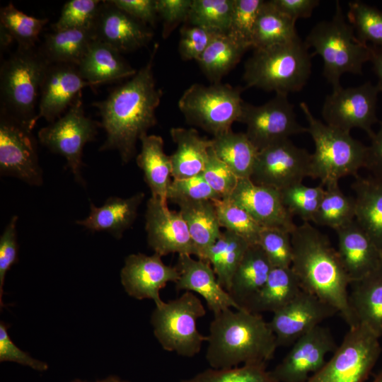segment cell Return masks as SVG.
<instances>
[{"instance_id":"obj_42","label":"cell","mask_w":382,"mask_h":382,"mask_svg":"<svg viewBox=\"0 0 382 382\" xmlns=\"http://www.w3.org/2000/svg\"><path fill=\"white\" fill-rule=\"evenodd\" d=\"M221 228L231 231L249 244H257L263 228L244 209L228 199L214 201Z\"/></svg>"},{"instance_id":"obj_45","label":"cell","mask_w":382,"mask_h":382,"mask_svg":"<svg viewBox=\"0 0 382 382\" xmlns=\"http://www.w3.org/2000/svg\"><path fill=\"white\" fill-rule=\"evenodd\" d=\"M280 191L282 202L292 216L300 217L304 222L313 221L325 189L323 185L309 187L299 183Z\"/></svg>"},{"instance_id":"obj_25","label":"cell","mask_w":382,"mask_h":382,"mask_svg":"<svg viewBox=\"0 0 382 382\" xmlns=\"http://www.w3.org/2000/svg\"><path fill=\"white\" fill-rule=\"evenodd\" d=\"M144 197L141 192L127 198L110 197L100 207L91 202L88 216L76 224L90 231L107 232L120 239L135 221Z\"/></svg>"},{"instance_id":"obj_16","label":"cell","mask_w":382,"mask_h":382,"mask_svg":"<svg viewBox=\"0 0 382 382\" xmlns=\"http://www.w3.org/2000/svg\"><path fill=\"white\" fill-rule=\"evenodd\" d=\"M337 348L330 330L319 325L296 340L271 373L279 382H306L324 366L326 355Z\"/></svg>"},{"instance_id":"obj_17","label":"cell","mask_w":382,"mask_h":382,"mask_svg":"<svg viewBox=\"0 0 382 382\" xmlns=\"http://www.w3.org/2000/svg\"><path fill=\"white\" fill-rule=\"evenodd\" d=\"M145 230L149 246L161 256L171 253L195 255L199 253L180 212L173 211L158 198L146 202Z\"/></svg>"},{"instance_id":"obj_41","label":"cell","mask_w":382,"mask_h":382,"mask_svg":"<svg viewBox=\"0 0 382 382\" xmlns=\"http://www.w3.org/2000/svg\"><path fill=\"white\" fill-rule=\"evenodd\" d=\"M233 0H192L185 23L227 34L233 11Z\"/></svg>"},{"instance_id":"obj_27","label":"cell","mask_w":382,"mask_h":382,"mask_svg":"<svg viewBox=\"0 0 382 382\" xmlns=\"http://www.w3.org/2000/svg\"><path fill=\"white\" fill-rule=\"evenodd\" d=\"M272 268L260 246L250 245L233 276L228 294L245 309L265 285Z\"/></svg>"},{"instance_id":"obj_44","label":"cell","mask_w":382,"mask_h":382,"mask_svg":"<svg viewBox=\"0 0 382 382\" xmlns=\"http://www.w3.org/2000/svg\"><path fill=\"white\" fill-rule=\"evenodd\" d=\"M181 382H279L266 369L265 363L243 364L228 369H208Z\"/></svg>"},{"instance_id":"obj_52","label":"cell","mask_w":382,"mask_h":382,"mask_svg":"<svg viewBox=\"0 0 382 382\" xmlns=\"http://www.w3.org/2000/svg\"><path fill=\"white\" fill-rule=\"evenodd\" d=\"M18 216H13L0 237V306H4L2 296L6 272L18 260V245L17 241Z\"/></svg>"},{"instance_id":"obj_54","label":"cell","mask_w":382,"mask_h":382,"mask_svg":"<svg viewBox=\"0 0 382 382\" xmlns=\"http://www.w3.org/2000/svg\"><path fill=\"white\" fill-rule=\"evenodd\" d=\"M8 325L4 322L0 323V361H13L28 366L37 371H45L48 365L42 361L35 359L28 353L19 349L11 340L8 333Z\"/></svg>"},{"instance_id":"obj_53","label":"cell","mask_w":382,"mask_h":382,"mask_svg":"<svg viewBox=\"0 0 382 382\" xmlns=\"http://www.w3.org/2000/svg\"><path fill=\"white\" fill-rule=\"evenodd\" d=\"M192 4V0H156L158 16L163 24V38H168L181 23L187 21Z\"/></svg>"},{"instance_id":"obj_1","label":"cell","mask_w":382,"mask_h":382,"mask_svg":"<svg viewBox=\"0 0 382 382\" xmlns=\"http://www.w3.org/2000/svg\"><path fill=\"white\" fill-rule=\"evenodd\" d=\"M158 50L155 43L148 62L135 75L112 89L105 100L93 104L106 133L100 151L116 150L123 164L135 156L137 141L157 123L156 110L163 95L153 71Z\"/></svg>"},{"instance_id":"obj_43","label":"cell","mask_w":382,"mask_h":382,"mask_svg":"<svg viewBox=\"0 0 382 382\" xmlns=\"http://www.w3.org/2000/svg\"><path fill=\"white\" fill-rule=\"evenodd\" d=\"M347 19L363 43L382 49V11L360 1L348 4Z\"/></svg>"},{"instance_id":"obj_22","label":"cell","mask_w":382,"mask_h":382,"mask_svg":"<svg viewBox=\"0 0 382 382\" xmlns=\"http://www.w3.org/2000/svg\"><path fill=\"white\" fill-rule=\"evenodd\" d=\"M93 26L96 39L108 44L120 53L146 46L153 37L152 30L141 21L103 1Z\"/></svg>"},{"instance_id":"obj_49","label":"cell","mask_w":382,"mask_h":382,"mask_svg":"<svg viewBox=\"0 0 382 382\" xmlns=\"http://www.w3.org/2000/svg\"><path fill=\"white\" fill-rule=\"evenodd\" d=\"M221 197L209 185L202 173L183 179H173L167 199L174 203L183 201H216Z\"/></svg>"},{"instance_id":"obj_20","label":"cell","mask_w":382,"mask_h":382,"mask_svg":"<svg viewBox=\"0 0 382 382\" xmlns=\"http://www.w3.org/2000/svg\"><path fill=\"white\" fill-rule=\"evenodd\" d=\"M226 199L244 209L263 228H277L289 232L296 228L293 216L284 207L280 191L257 185L250 178L239 179Z\"/></svg>"},{"instance_id":"obj_11","label":"cell","mask_w":382,"mask_h":382,"mask_svg":"<svg viewBox=\"0 0 382 382\" xmlns=\"http://www.w3.org/2000/svg\"><path fill=\"white\" fill-rule=\"evenodd\" d=\"M100 122L87 117L83 109L82 92L66 113L37 134L39 141L50 151L63 156L76 182L84 185L81 169L86 143L95 139Z\"/></svg>"},{"instance_id":"obj_40","label":"cell","mask_w":382,"mask_h":382,"mask_svg":"<svg viewBox=\"0 0 382 382\" xmlns=\"http://www.w3.org/2000/svg\"><path fill=\"white\" fill-rule=\"evenodd\" d=\"M47 18H37L19 11L11 2L1 8V26L4 28L18 47L29 48L35 43Z\"/></svg>"},{"instance_id":"obj_6","label":"cell","mask_w":382,"mask_h":382,"mask_svg":"<svg viewBox=\"0 0 382 382\" xmlns=\"http://www.w3.org/2000/svg\"><path fill=\"white\" fill-rule=\"evenodd\" d=\"M50 63L36 47H18L1 66V111L33 129Z\"/></svg>"},{"instance_id":"obj_24","label":"cell","mask_w":382,"mask_h":382,"mask_svg":"<svg viewBox=\"0 0 382 382\" xmlns=\"http://www.w3.org/2000/svg\"><path fill=\"white\" fill-rule=\"evenodd\" d=\"M335 231L337 250L352 283L382 267V252L354 219Z\"/></svg>"},{"instance_id":"obj_59","label":"cell","mask_w":382,"mask_h":382,"mask_svg":"<svg viewBox=\"0 0 382 382\" xmlns=\"http://www.w3.org/2000/svg\"><path fill=\"white\" fill-rule=\"evenodd\" d=\"M0 31L1 47L4 48L6 46L9 45L13 40L8 34V33L6 30V29L2 26H0Z\"/></svg>"},{"instance_id":"obj_15","label":"cell","mask_w":382,"mask_h":382,"mask_svg":"<svg viewBox=\"0 0 382 382\" xmlns=\"http://www.w3.org/2000/svg\"><path fill=\"white\" fill-rule=\"evenodd\" d=\"M311 154L289 139L258 151L250 180L281 190L310 177Z\"/></svg>"},{"instance_id":"obj_46","label":"cell","mask_w":382,"mask_h":382,"mask_svg":"<svg viewBox=\"0 0 382 382\" xmlns=\"http://www.w3.org/2000/svg\"><path fill=\"white\" fill-rule=\"evenodd\" d=\"M263 2L264 0H233L227 35L248 48H252L255 26Z\"/></svg>"},{"instance_id":"obj_14","label":"cell","mask_w":382,"mask_h":382,"mask_svg":"<svg viewBox=\"0 0 382 382\" xmlns=\"http://www.w3.org/2000/svg\"><path fill=\"white\" fill-rule=\"evenodd\" d=\"M379 91L370 81L354 87L342 86L332 89L323 104L321 114L325 123L349 132L353 129L365 131L371 138L372 127L378 122L376 106Z\"/></svg>"},{"instance_id":"obj_28","label":"cell","mask_w":382,"mask_h":382,"mask_svg":"<svg viewBox=\"0 0 382 382\" xmlns=\"http://www.w3.org/2000/svg\"><path fill=\"white\" fill-rule=\"evenodd\" d=\"M170 134L176 144L175 151L170 156L172 178L183 179L201 174L212 146V139L201 137L193 128L172 127Z\"/></svg>"},{"instance_id":"obj_26","label":"cell","mask_w":382,"mask_h":382,"mask_svg":"<svg viewBox=\"0 0 382 382\" xmlns=\"http://www.w3.org/2000/svg\"><path fill=\"white\" fill-rule=\"evenodd\" d=\"M77 68L82 78L93 86L132 77L137 71L119 51L96 39L91 43Z\"/></svg>"},{"instance_id":"obj_8","label":"cell","mask_w":382,"mask_h":382,"mask_svg":"<svg viewBox=\"0 0 382 382\" xmlns=\"http://www.w3.org/2000/svg\"><path fill=\"white\" fill-rule=\"evenodd\" d=\"M205 314L201 300L193 292L185 291L180 297L156 306L151 316L154 334L166 351L194 357L207 340L197 326V320Z\"/></svg>"},{"instance_id":"obj_30","label":"cell","mask_w":382,"mask_h":382,"mask_svg":"<svg viewBox=\"0 0 382 382\" xmlns=\"http://www.w3.org/2000/svg\"><path fill=\"white\" fill-rule=\"evenodd\" d=\"M141 148L136 157L138 167L143 171L144 179L151 197L168 203L167 192L172 181V164L170 156L164 152L161 137L144 134L141 137Z\"/></svg>"},{"instance_id":"obj_5","label":"cell","mask_w":382,"mask_h":382,"mask_svg":"<svg viewBox=\"0 0 382 382\" xmlns=\"http://www.w3.org/2000/svg\"><path fill=\"white\" fill-rule=\"evenodd\" d=\"M323 62V74L332 89L340 86L345 74H362L364 64L370 61L371 47L361 42L345 16L340 3L330 20L316 23L304 41Z\"/></svg>"},{"instance_id":"obj_4","label":"cell","mask_w":382,"mask_h":382,"mask_svg":"<svg viewBox=\"0 0 382 382\" xmlns=\"http://www.w3.org/2000/svg\"><path fill=\"white\" fill-rule=\"evenodd\" d=\"M253 50L244 65L245 88L288 95L305 86L313 55L299 36L285 44Z\"/></svg>"},{"instance_id":"obj_50","label":"cell","mask_w":382,"mask_h":382,"mask_svg":"<svg viewBox=\"0 0 382 382\" xmlns=\"http://www.w3.org/2000/svg\"><path fill=\"white\" fill-rule=\"evenodd\" d=\"M202 175L221 199H226L231 195L239 180L227 165L217 157L212 147Z\"/></svg>"},{"instance_id":"obj_56","label":"cell","mask_w":382,"mask_h":382,"mask_svg":"<svg viewBox=\"0 0 382 382\" xmlns=\"http://www.w3.org/2000/svg\"><path fill=\"white\" fill-rule=\"evenodd\" d=\"M282 13L296 21L299 18L311 16L313 10L320 4L318 0H270Z\"/></svg>"},{"instance_id":"obj_7","label":"cell","mask_w":382,"mask_h":382,"mask_svg":"<svg viewBox=\"0 0 382 382\" xmlns=\"http://www.w3.org/2000/svg\"><path fill=\"white\" fill-rule=\"evenodd\" d=\"M307 122V132L314 142L311 154L310 177L328 185L347 175H357L365 168L367 146L352 137L349 132L332 127L311 112L306 102L300 103Z\"/></svg>"},{"instance_id":"obj_39","label":"cell","mask_w":382,"mask_h":382,"mask_svg":"<svg viewBox=\"0 0 382 382\" xmlns=\"http://www.w3.org/2000/svg\"><path fill=\"white\" fill-rule=\"evenodd\" d=\"M354 198L345 195L339 182L326 185L313 222L336 230L354 219Z\"/></svg>"},{"instance_id":"obj_36","label":"cell","mask_w":382,"mask_h":382,"mask_svg":"<svg viewBox=\"0 0 382 382\" xmlns=\"http://www.w3.org/2000/svg\"><path fill=\"white\" fill-rule=\"evenodd\" d=\"M248 49L227 34H217L197 62L206 77L212 83H218Z\"/></svg>"},{"instance_id":"obj_47","label":"cell","mask_w":382,"mask_h":382,"mask_svg":"<svg viewBox=\"0 0 382 382\" xmlns=\"http://www.w3.org/2000/svg\"><path fill=\"white\" fill-rule=\"evenodd\" d=\"M101 4L98 0H71L66 2L53 30L93 29Z\"/></svg>"},{"instance_id":"obj_51","label":"cell","mask_w":382,"mask_h":382,"mask_svg":"<svg viewBox=\"0 0 382 382\" xmlns=\"http://www.w3.org/2000/svg\"><path fill=\"white\" fill-rule=\"evenodd\" d=\"M216 33L209 29L185 23L180 29L178 52L183 60L197 61Z\"/></svg>"},{"instance_id":"obj_12","label":"cell","mask_w":382,"mask_h":382,"mask_svg":"<svg viewBox=\"0 0 382 382\" xmlns=\"http://www.w3.org/2000/svg\"><path fill=\"white\" fill-rule=\"evenodd\" d=\"M238 122L245 125V133L258 151L292 135L307 132L306 127L297 121L294 105L286 94L276 93L260 105L244 102Z\"/></svg>"},{"instance_id":"obj_55","label":"cell","mask_w":382,"mask_h":382,"mask_svg":"<svg viewBox=\"0 0 382 382\" xmlns=\"http://www.w3.org/2000/svg\"><path fill=\"white\" fill-rule=\"evenodd\" d=\"M115 6L132 17L151 26H155L158 18L156 0H111Z\"/></svg>"},{"instance_id":"obj_10","label":"cell","mask_w":382,"mask_h":382,"mask_svg":"<svg viewBox=\"0 0 382 382\" xmlns=\"http://www.w3.org/2000/svg\"><path fill=\"white\" fill-rule=\"evenodd\" d=\"M378 337L366 326L349 328L332 357L306 382H364L381 354Z\"/></svg>"},{"instance_id":"obj_34","label":"cell","mask_w":382,"mask_h":382,"mask_svg":"<svg viewBox=\"0 0 382 382\" xmlns=\"http://www.w3.org/2000/svg\"><path fill=\"white\" fill-rule=\"evenodd\" d=\"M212 149L238 179L250 178L259 151L245 132L231 129L213 137Z\"/></svg>"},{"instance_id":"obj_60","label":"cell","mask_w":382,"mask_h":382,"mask_svg":"<svg viewBox=\"0 0 382 382\" xmlns=\"http://www.w3.org/2000/svg\"><path fill=\"white\" fill-rule=\"evenodd\" d=\"M70 382H87V381H83L80 379H75ZM94 382H129V381L123 380L117 376H110L105 378L98 380Z\"/></svg>"},{"instance_id":"obj_13","label":"cell","mask_w":382,"mask_h":382,"mask_svg":"<svg viewBox=\"0 0 382 382\" xmlns=\"http://www.w3.org/2000/svg\"><path fill=\"white\" fill-rule=\"evenodd\" d=\"M28 126L1 111L0 174L33 186L43 184L37 142Z\"/></svg>"},{"instance_id":"obj_21","label":"cell","mask_w":382,"mask_h":382,"mask_svg":"<svg viewBox=\"0 0 382 382\" xmlns=\"http://www.w3.org/2000/svg\"><path fill=\"white\" fill-rule=\"evenodd\" d=\"M86 86H93L84 80L76 65L50 63L40 91L35 123L44 118L52 123L72 105Z\"/></svg>"},{"instance_id":"obj_3","label":"cell","mask_w":382,"mask_h":382,"mask_svg":"<svg viewBox=\"0 0 382 382\" xmlns=\"http://www.w3.org/2000/svg\"><path fill=\"white\" fill-rule=\"evenodd\" d=\"M206 359L212 369L265 363L277 346L269 322L246 309H225L214 315L207 336Z\"/></svg>"},{"instance_id":"obj_48","label":"cell","mask_w":382,"mask_h":382,"mask_svg":"<svg viewBox=\"0 0 382 382\" xmlns=\"http://www.w3.org/2000/svg\"><path fill=\"white\" fill-rule=\"evenodd\" d=\"M257 245L273 267H290L293 259L291 233L277 228H263Z\"/></svg>"},{"instance_id":"obj_31","label":"cell","mask_w":382,"mask_h":382,"mask_svg":"<svg viewBox=\"0 0 382 382\" xmlns=\"http://www.w3.org/2000/svg\"><path fill=\"white\" fill-rule=\"evenodd\" d=\"M349 304L358 324L382 337V267L353 282Z\"/></svg>"},{"instance_id":"obj_18","label":"cell","mask_w":382,"mask_h":382,"mask_svg":"<svg viewBox=\"0 0 382 382\" xmlns=\"http://www.w3.org/2000/svg\"><path fill=\"white\" fill-rule=\"evenodd\" d=\"M161 257L155 253L152 255L139 253L125 258L120 278L128 295L138 300L151 299L156 306L163 302L159 294L161 289L168 282L175 283L180 272L175 266L166 265Z\"/></svg>"},{"instance_id":"obj_38","label":"cell","mask_w":382,"mask_h":382,"mask_svg":"<svg viewBox=\"0 0 382 382\" xmlns=\"http://www.w3.org/2000/svg\"><path fill=\"white\" fill-rule=\"evenodd\" d=\"M296 21L282 13L270 1H264L253 37V49L289 42L299 37Z\"/></svg>"},{"instance_id":"obj_29","label":"cell","mask_w":382,"mask_h":382,"mask_svg":"<svg viewBox=\"0 0 382 382\" xmlns=\"http://www.w3.org/2000/svg\"><path fill=\"white\" fill-rule=\"evenodd\" d=\"M355 177L354 220L382 252V178Z\"/></svg>"},{"instance_id":"obj_19","label":"cell","mask_w":382,"mask_h":382,"mask_svg":"<svg viewBox=\"0 0 382 382\" xmlns=\"http://www.w3.org/2000/svg\"><path fill=\"white\" fill-rule=\"evenodd\" d=\"M336 313L331 306L301 290L290 303L273 313L269 324L277 346H287Z\"/></svg>"},{"instance_id":"obj_57","label":"cell","mask_w":382,"mask_h":382,"mask_svg":"<svg viewBox=\"0 0 382 382\" xmlns=\"http://www.w3.org/2000/svg\"><path fill=\"white\" fill-rule=\"evenodd\" d=\"M366 168L371 175L382 178V122L379 129L371 138V144L367 146Z\"/></svg>"},{"instance_id":"obj_32","label":"cell","mask_w":382,"mask_h":382,"mask_svg":"<svg viewBox=\"0 0 382 382\" xmlns=\"http://www.w3.org/2000/svg\"><path fill=\"white\" fill-rule=\"evenodd\" d=\"M197 249V258L205 253L221 236V226L213 201H183L176 203Z\"/></svg>"},{"instance_id":"obj_37","label":"cell","mask_w":382,"mask_h":382,"mask_svg":"<svg viewBox=\"0 0 382 382\" xmlns=\"http://www.w3.org/2000/svg\"><path fill=\"white\" fill-rule=\"evenodd\" d=\"M250 245L241 236L225 230L205 253L204 260L211 264L226 291H228L233 276Z\"/></svg>"},{"instance_id":"obj_2","label":"cell","mask_w":382,"mask_h":382,"mask_svg":"<svg viewBox=\"0 0 382 382\" xmlns=\"http://www.w3.org/2000/svg\"><path fill=\"white\" fill-rule=\"evenodd\" d=\"M291 238V268L301 289L334 308L350 328L357 326L347 290L352 281L328 237L303 222L292 231Z\"/></svg>"},{"instance_id":"obj_61","label":"cell","mask_w":382,"mask_h":382,"mask_svg":"<svg viewBox=\"0 0 382 382\" xmlns=\"http://www.w3.org/2000/svg\"><path fill=\"white\" fill-rule=\"evenodd\" d=\"M373 382H382V369L380 373L377 375Z\"/></svg>"},{"instance_id":"obj_23","label":"cell","mask_w":382,"mask_h":382,"mask_svg":"<svg viewBox=\"0 0 382 382\" xmlns=\"http://www.w3.org/2000/svg\"><path fill=\"white\" fill-rule=\"evenodd\" d=\"M175 267L180 272V278L175 283L176 290L198 294L214 315L227 308L243 309L219 284L208 261L196 260L187 254L178 255Z\"/></svg>"},{"instance_id":"obj_58","label":"cell","mask_w":382,"mask_h":382,"mask_svg":"<svg viewBox=\"0 0 382 382\" xmlns=\"http://www.w3.org/2000/svg\"><path fill=\"white\" fill-rule=\"evenodd\" d=\"M370 62L373 65V69L378 79V81L376 85L379 92L382 93V49L374 47L372 45H370Z\"/></svg>"},{"instance_id":"obj_33","label":"cell","mask_w":382,"mask_h":382,"mask_svg":"<svg viewBox=\"0 0 382 382\" xmlns=\"http://www.w3.org/2000/svg\"><path fill=\"white\" fill-rule=\"evenodd\" d=\"M301 290L291 267H273L265 285L245 309L255 313H274L290 303Z\"/></svg>"},{"instance_id":"obj_35","label":"cell","mask_w":382,"mask_h":382,"mask_svg":"<svg viewBox=\"0 0 382 382\" xmlns=\"http://www.w3.org/2000/svg\"><path fill=\"white\" fill-rule=\"evenodd\" d=\"M95 39L93 29L53 30L46 35L40 50L49 63L77 66Z\"/></svg>"},{"instance_id":"obj_9","label":"cell","mask_w":382,"mask_h":382,"mask_svg":"<svg viewBox=\"0 0 382 382\" xmlns=\"http://www.w3.org/2000/svg\"><path fill=\"white\" fill-rule=\"evenodd\" d=\"M242 87L221 83H193L178 100V108L190 125L218 136L231 129L241 116L244 101Z\"/></svg>"}]
</instances>
